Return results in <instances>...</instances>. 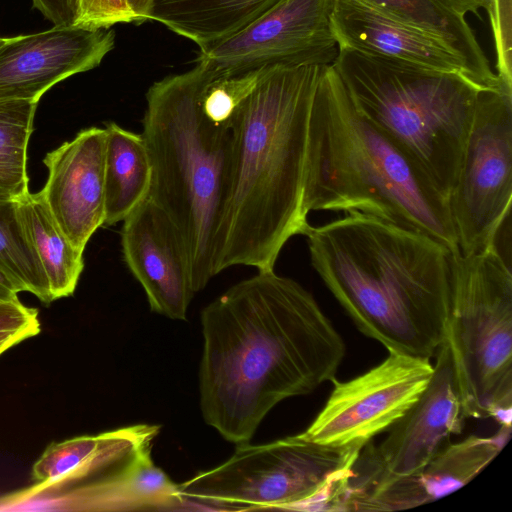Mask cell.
I'll use <instances>...</instances> for the list:
<instances>
[{"label": "cell", "instance_id": "cell-1", "mask_svg": "<svg viewBox=\"0 0 512 512\" xmlns=\"http://www.w3.org/2000/svg\"><path fill=\"white\" fill-rule=\"evenodd\" d=\"M200 406L224 439L248 443L279 402L332 381L345 344L297 281L260 270L201 313Z\"/></svg>", "mask_w": 512, "mask_h": 512}, {"label": "cell", "instance_id": "cell-2", "mask_svg": "<svg viewBox=\"0 0 512 512\" xmlns=\"http://www.w3.org/2000/svg\"><path fill=\"white\" fill-rule=\"evenodd\" d=\"M303 236L314 270L360 332L388 352L435 356L450 298L446 245L359 211L310 225Z\"/></svg>", "mask_w": 512, "mask_h": 512}, {"label": "cell", "instance_id": "cell-3", "mask_svg": "<svg viewBox=\"0 0 512 512\" xmlns=\"http://www.w3.org/2000/svg\"><path fill=\"white\" fill-rule=\"evenodd\" d=\"M323 66L267 69L232 123V172L214 273L272 270L310 224L303 203L308 128Z\"/></svg>", "mask_w": 512, "mask_h": 512}, {"label": "cell", "instance_id": "cell-4", "mask_svg": "<svg viewBox=\"0 0 512 512\" xmlns=\"http://www.w3.org/2000/svg\"><path fill=\"white\" fill-rule=\"evenodd\" d=\"M303 203L308 214L375 215L460 252L448 199L355 109L332 65L323 66L312 102Z\"/></svg>", "mask_w": 512, "mask_h": 512}, {"label": "cell", "instance_id": "cell-5", "mask_svg": "<svg viewBox=\"0 0 512 512\" xmlns=\"http://www.w3.org/2000/svg\"><path fill=\"white\" fill-rule=\"evenodd\" d=\"M213 76L197 61L192 69L153 83L142 119L152 167L147 198L180 231L195 293L215 276L218 232L231 187L232 128L212 123L201 105Z\"/></svg>", "mask_w": 512, "mask_h": 512}, {"label": "cell", "instance_id": "cell-6", "mask_svg": "<svg viewBox=\"0 0 512 512\" xmlns=\"http://www.w3.org/2000/svg\"><path fill=\"white\" fill-rule=\"evenodd\" d=\"M355 109L447 198L482 87L467 75L339 48L331 64Z\"/></svg>", "mask_w": 512, "mask_h": 512}, {"label": "cell", "instance_id": "cell-7", "mask_svg": "<svg viewBox=\"0 0 512 512\" xmlns=\"http://www.w3.org/2000/svg\"><path fill=\"white\" fill-rule=\"evenodd\" d=\"M466 418L511 426V259L493 245L451 255L445 340Z\"/></svg>", "mask_w": 512, "mask_h": 512}, {"label": "cell", "instance_id": "cell-8", "mask_svg": "<svg viewBox=\"0 0 512 512\" xmlns=\"http://www.w3.org/2000/svg\"><path fill=\"white\" fill-rule=\"evenodd\" d=\"M363 447L332 446L301 434L237 445L224 463L179 484L186 502L210 510H327Z\"/></svg>", "mask_w": 512, "mask_h": 512}, {"label": "cell", "instance_id": "cell-9", "mask_svg": "<svg viewBox=\"0 0 512 512\" xmlns=\"http://www.w3.org/2000/svg\"><path fill=\"white\" fill-rule=\"evenodd\" d=\"M512 86L482 88L461 157L449 208L461 254L490 246L510 219Z\"/></svg>", "mask_w": 512, "mask_h": 512}, {"label": "cell", "instance_id": "cell-10", "mask_svg": "<svg viewBox=\"0 0 512 512\" xmlns=\"http://www.w3.org/2000/svg\"><path fill=\"white\" fill-rule=\"evenodd\" d=\"M335 0H276L243 28L200 50L214 76L331 65L339 47L331 26Z\"/></svg>", "mask_w": 512, "mask_h": 512}, {"label": "cell", "instance_id": "cell-11", "mask_svg": "<svg viewBox=\"0 0 512 512\" xmlns=\"http://www.w3.org/2000/svg\"><path fill=\"white\" fill-rule=\"evenodd\" d=\"M433 370L429 358L389 352L380 364L351 380L334 378L325 405L301 435L325 445L364 447L410 409Z\"/></svg>", "mask_w": 512, "mask_h": 512}, {"label": "cell", "instance_id": "cell-12", "mask_svg": "<svg viewBox=\"0 0 512 512\" xmlns=\"http://www.w3.org/2000/svg\"><path fill=\"white\" fill-rule=\"evenodd\" d=\"M432 377L418 400L378 445L360 451L343 493L377 480L410 474L426 465L465 426L461 394L448 345L437 353ZM342 493V495H343Z\"/></svg>", "mask_w": 512, "mask_h": 512}, {"label": "cell", "instance_id": "cell-13", "mask_svg": "<svg viewBox=\"0 0 512 512\" xmlns=\"http://www.w3.org/2000/svg\"><path fill=\"white\" fill-rule=\"evenodd\" d=\"M138 424L103 433L96 450L63 476L0 499V509L122 511L133 498L138 456L159 433Z\"/></svg>", "mask_w": 512, "mask_h": 512}, {"label": "cell", "instance_id": "cell-14", "mask_svg": "<svg viewBox=\"0 0 512 512\" xmlns=\"http://www.w3.org/2000/svg\"><path fill=\"white\" fill-rule=\"evenodd\" d=\"M114 44L110 28L77 25L5 38L0 46V101L38 102L58 82L99 66Z\"/></svg>", "mask_w": 512, "mask_h": 512}, {"label": "cell", "instance_id": "cell-15", "mask_svg": "<svg viewBox=\"0 0 512 512\" xmlns=\"http://www.w3.org/2000/svg\"><path fill=\"white\" fill-rule=\"evenodd\" d=\"M121 246L151 310L186 320L195 291L184 239L168 214L146 197L123 220Z\"/></svg>", "mask_w": 512, "mask_h": 512}, {"label": "cell", "instance_id": "cell-16", "mask_svg": "<svg viewBox=\"0 0 512 512\" xmlns=\"http://www.w3.org/2000/svg\"><path fill=\"white\" fill-rule=\"evenodd\" d=\"M511 426L489 437L470 435L449 442L410 474L377 480L341 497L338 511H397L440 499L473 480L502 450Z\"/></svg>", "mask_w": 512, "mask_h": 512}, {"label": "cell", "instance_id": "cell-17", "mask_svg": "<svg viewBox=\"0 0 512 512\" xmlns=\"http://www.w3.org/2000/svg\"><path fill=\"white\" fill-rule=\"evenodd\" d=\"M105 128L90 127L49 152L45 202L71 244L84 252L105 221Z\"/></svg>", "mask_w": 512, "mask_h": 512}, {"label": "cell", "instance_id": "cell-18", "mask_svg": "<svg viewBox=\"0 0 512 512\" xmlns=\"http://www.w3.org/2000/svg\"><path fill=\"white\" fill-rule=\"evenodd\" d=\"M330 19L339 48L469 77L461 58L439 38L358 0H335Z\"/></svg>", "mask_w": 512, "mask_h": 512}, {"label": "cell", "instance_id": "cell-19", "mask_svg": "<svg viewBox=\"0 0 512 512\" xmlns=\"http://www.w3.org/2000/svg\"><path fill=\"white\" fill-rule=\"evenodd\" d=\"M358 1L439 38L461 58L469 77L478 85L496 87L500 84L465 16L437 0Z\"/></svg>", "mask_w": 512, "mask_h": 512}, {"label": "cell", "instance_id": "cell-20", "mask_svg": "<svg viewBox=\"0 0 512 512\" xmlns=\"http://www.w3.org/2000/svg\"><path fill=\"white\" fill-rule=\"evenodd\" d=\"M276 0H152L150 19L200 50L234 34Z\"/></svg>", "mask_w": 512, "mask_h": 512}, {"label": "cell", "instance_id": "cell-21", "mask_svg": "<svg viewBox=\"0 0 512 512\" xmlns=\"http://www.w3.org/2000/svg\"><path fill=\"white\" fill-rule=\"evenodd\" d=\"M105 221L112 226L123 221L148 194L152 167L141 133L114 122L105 126Z\"/></svg>", "mask_w": 512, "mask_h": 512}, {"label": "cell", "instance_id": "cell-22", "mask_svg": "<svg viewBox=\"0 0 512 512\" xmlns=\"http://www.w3.org/2000/svg\"><path fill=\"white\" fill-rule=\"evenodd\" d=\"M19 219L47 277L53 300L73 294L84 268L77 250L52 216L42 192L16 200Z\"/></svg>", "mask_w": 512, "mask_h": 512}, {"label": "cell", "instance_id": "cell-23", "mask_svg": "<svg viewBox=\"0 0 512 512\" xmlns=\"http://www.w3.org/2000/svg\"><path fill=\"white\" fill-rule=\"evenodd\" d=\"M37 103L0 101V198L17 200L29 192L27 146Z\"/></svg>", "mask_w": 512, "mask_h": 512}, {"label": "cell", "instance_id": "cell-24", "mask_svg": "<svg viewBox=\"0 0 512 512\" xmlns=\"http://www.w3.org/2000/svg\"><path fill=\"white\" fill-rule=\"evenodd\" d=\"M0 268L18 292H30L45 304L54 301L45 272L19 219L16 200L5 198H0Z\"/></svg>", "mask_w": 512, "mask_h": 512}, {"label": "cell", "instance_id": "cell-25", "mask_svg": "<svg viewBox=\"0 0 512 512\" xmlns=\"http://www.w3.org/2000/svg\"><path fill=\"white\" fill-rule=\"evenodd\" d=\"M266 70L213 76L206 86L201 100L205 116L216 125L231 128L238 110Z\"/></svg>", "mask_w": 512, "mask_h": 512}, {"label": "cell", "instance_id": "cell-26", "mask_svg": "<svg viewBox=\"0 0 512 512\" xmlns=\"http://www.w3.org/2000/svg\"><path fill=\"white\" fill-rule=\"evenodd\" d=\"M102 437L103 433L51 443L33 466V480L42 484L63 476L91 455Z\"/></svg>", "mask_w": 512, "mask_h": 512}, {"label": "cell", "instance_id": "cell-27", "mask_svg": "<svg viewBox=\"0 0 512 512\" xmlns=\"http://www.w3.org/2000/svg\"><path fill=\"white\" fill-rule=\"evenodd\" d=\"M38 310L19 300L0 303V355L40 332Z\"/></svg>", "mask_w": 512, "mask_h": 512}, {"label": "cell", "instance_id": "cell-28", "mask_svg": "<svg viewBox=\"0 0 512 512\" xmlns=\"http://www.w3.org/2000/svg\"><path fill=\"white\" fill-rule=\"evenodd\" d=\"M511 8L512 0H488L486 10L494 40L497 75L508 86H512Z\"/></svg>", "mask_w": 512, "mask_h": 512}, {"label": "cell", "instance_id": "cell-29", "mask_svg": "<svg viewBox=\"0 0 512 512\" xmlns=\"http://www.w3.org/2000/svg\"><path fill=\"white\" fill-rule=\"evenodd\" d=\"M76 5L77 26L109 29L118 23L137 22L127 0H76Z\"/></svg>", "mask_w": 512, "mask_h": 512}, {"label": "cell", "instance_id": "cell-30", "mask_svg": "<svg viewBox=\"0 0 512 512\" xmlns=\"http://www.w3.org/2000/svg\"><path fill=\"white\" fill-rule=\"evenodd\" d=\"M38 9L54 26L74 25L77 14L76 0H32Z\"/></svg>", "mask_w": 512, "mask_h": 512}, {"label": "cell", "instance_id": "cell-31", "mask_svg": "<svg viewBox=\"0 0 512 512\" xmlns=\"http://www.w3.org/2000/svg\"><path fill=\"white\" fill-rule=\"evenodd\" d=\"M448 9L465 16L468 13L478 15L479 10L488 8V0H437Z\"/></svg>", "mask_w": 512, "mask_h": 512}, {"label": "cell", "instance_id": "cell-32", "mask_svg": "<svg viewBox=\"0 0 512 512\" xmlns=\"http://www.w3.org/2000/svg\"><path fill=\"white\" fill-rule=\"evenodd\" d=\"M18 293L10 279L0 268V303L17 301Z\"/></svg>", "mask_w": 512, "mask_h": 512}, {"label": "cell", "instance_id": "cell-33", "mask_svg": "<svg viewBox=\"0 0 512 512\" xmlns=\"http://www.w3.org/2000/svg\"><path fill=\"white\" fill-rule=\"evenodd\" d=\"M130 8L136 16L138 24L150 20L152 0H127Z\"/></svg>", "mask_w": 512, "mask_h": 512}, {"label": "cell", "instance_id": "cell-34", "mask_svg": "<svg viewBox=\"0 0 512 512\" xmlns=\"http://www.w3.org/2000/svg\"><path fill=\"white\" fill-rule=\"evenodd\" d=\"M5 38H1L0 37V46L2 45V43L4 42Z\"/></svg>", "mask_w": 512, "mask_h": 512}]
</instances>
